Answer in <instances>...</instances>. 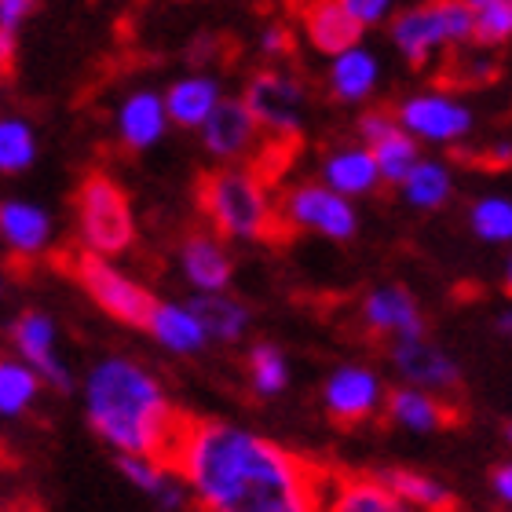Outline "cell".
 I'll list each match as a JSON object with an SVG mask.
<instances>
[{"instance_id": "cell-1", "label": "cell", "mask_w": 512, "mask_h": 512, "mask_svg": "<svg viewBox=\"0 0 512 512\" xmlns=\"http://www.w3.org/2000/svg\"><path fill=\"white\" fill-rule=\"evenodd\" d=\"M169 465L202 512H319V465L224 417H187Z\"/></svg>"}, {"instance_id": "cell-2", "label": "cell", "mask_w": 512, "mask_h": 512, "mask_svg": "<svg viewBox=\"0 0 512 512\" xmlns=\"http://www.w3.org/2000/svg\"><path fill=\"white\" fill-rule=\"evenodd\" d=\"M85 421L118 458H172L187 417L154 370L128 355L99 359L81 381Z\"/></svg>"}, {"instance_id": "cell-3", "label": "cell", "mask_w": 512, "mask_h": 512, "mask_svg": "<svg viewBox=\"0 0 512 512\" xmlns=\"http://www.w3.org/2000/svg\"><path fill=\"white\" fill-rule=\"evenodd\" d=\"M202 213L213 224V235L224 242H264L278 235V205L267 183L253 169L224 165L205 176Z\"/></svg>"}, {"instance_id": "cell-4", "label": "cell", "mask_w": 512, "mask_h": 512, "mask_svg": "<svg viewBox=\"0 0 512 512\" xmlns=\"http://www.w3.org/2000/svg\"><path fill=\"white\" fill-rule=\"evenodd\" d=\"M388 30L406 63L425 66L447 48L472 44V11L465 0H425L399 11Z\"/></svg>"}, {"instance_id": "cell-5", "label": "cell", "mask_w": 512, "mask_h": 512, "mask_svg": "<svg viewBox=\"0 0 512 512\" xmlns=\"http://www.w3.org/2000/svg\"><path fill=\"white\" fill-rule=\"evenodd\" d=\"M77 238L85 253L92 256H114L125 253L136 242V216H132V202L121 191V183L110 176H88L77 191Z\"/></svg>"}, {"instance_id": "cell-6", "label": "cell", "mask_w": 512, "mask_h": 512, "mask_svg": "<svg viewBox=\"0 0 512 512\" xmlns=\"http://www.w3.org/2000/svg\"><path fill=\"white\" fill-rule=\"evenodd\" d=\"M74 275L103 315H110V319L121 322V326H136V330L147 326V315L158 297H154L143 282H136L128 271H121L114 260L81 253L74 264Z\"/></svg>"}, {"instance_id": "cell-7", "label": "cell", "mask_w": 512, "mask_h": 512, "mask_svg": "<svg viewBox=\"0 0 512 512\" xmlns=\"http://www.w3.org/2000/svg\"><path fill=\"white\" fill-rule=\"evenodd\" d=\"M278 220L293 231L330 238V242H352L359 235V209L355 202L341 198L337 191L322 187L319 180L289 187L286 198L278 202Z\"/></svg>"}, {"instance_id": "cell-8", "label": "cell", "mask_w": 512, "mask_h": 512, "mask_svg": "<svg viewBox=\"0 0 512 512\" xmlns=\"http://www.w3.org/2000/svg\"><path fill=\"white\" fill-rule=\"evenodd\" d=\"M384 399H388V384L381 370L366 363H341L333 366L319 388V403L333 425L355 428L374 421L384 414Z\"/></svg>"}, {"instance_id": "cell-9", "label": "cell", "mask_w": 512, "mask_h": 512, "mask_svg": "<svg viewBox=\"0 0 512 512\" xmlns=\"http://www.w3.org/2000/svg\"><path fill=\"white\" fill-rule=\"evenodd\" d=\"M392 114L414 143H432V147L461 143L472 132V125H476L469 103L450 96V92H439V88L406 96Z\"/></svg>"}, {"instance_id": "cell-10", "label": "cell", "mask_w": 512, "mask_h": 512, "mask_svg": "<svg viewBox=\"0 0 512 512\" xmlns=\"http://www.w3.org/2000/svg\"><path fill=\"white\" fill-rule=\"evenodd\" d=\"M242 103L256 118L260 132H271L278 139L297 136L304 125V110H308V88L297 74L286 70H260L249 77Z\"/></svg>"}, {"instance_id": "cell-11", "label": "cell", "mask_w": 512, "mask_h": 512, "mask_svg": "<svg viewBox=\"0 0 512 512\" xmlns=\"http://www.w3.org/2000/svg\"><path fill=\"white\" fill-rule=\"evenodd\" d=\"M11 348L15 359L30 366L33 374L41 377L44 388L52 392H74V374L70 363L59 352V326L48 311H22L19 319L11 322Z\"/></svg>"}, {"instance_id": "cell-12", "label": "cell", "mask_w": 512, "mask_h": 512, "mask_svg": "<svg viewBox=\"0 0 512 512\" xmlns=\"http://www.w3.org/2000/svg\"><path fill=\"white\" fill-rule=\"evenodd\" d=\"M359 322L370 337L381 341H414V337H428L425 311L417 304V297L399 282H384L374 286L359 300Z\"/></svg>"}, {"instance_id": "cell-13", "label": "cell", "mask_w": 512, "mask_h": 512, "mask_svg": "<svg viewBox=\"0 0 512 512\" xmlns=\"http://www.w3.org/2000/svg\"><path fill=\"white\" fill-rule=\"evenodd\" d=\"M388 363L399 374L406 388H421L432 395H447L461 384V363L436 344L432 337H414V341L388 344Z\"/></svg>"}, {"instance_id": "cell-14", "label": "cell", "mask_w": 512, "mask_h": 512, "mask_svg": "<svg viewBox=\"0 0 512 512\" xmlns=\"http://www.w3.org/2000/svg\"><path fill=\"white\" fill-rule=\"evenodd\" d=\"M180 275L194 293H231L235 256L213 231H194L180 242Z\"/></svg>"}, {"instance_id": "cell-15", "label": "cell", "mask_w": 512, "mask_h": 512, "mask_svg": "<svg viewBox=\"0 0 512 512\" xmlns=\"http://www.w3.org/2000/svg\"><path fill=\"white\" fill-rule=\"evenodd\" d=\"M319 512H410L374 472H322Z\"/></svg>"}, {"instance_id": "cell-16", "label": "cell", "mask_w": 512, "mask_h": 512, "mask_svg": "<svg viewBox=\"0 0 512 512\" xmlns=\"http://www.w3.org/2000/svg\"><path fill=\"white\" fill-rule=\"evenodd\" d=\"M198 136H202V147L209 158L231 165V161L246 158L249 150L256 147L260 125H256V118L249 114L246 103H242V96H238V99H224L209 114V121L198 128Z\"/></svg>"}, {"instance_id": "cell-17", "label": "cell", "mask_w": 512, "mask_h": 512, "mask_svg": "<svg viewBox=\"0 0 512 512\" xmlns=\"http://www.w3.org/2000/svg\"><path fill=\"white\" fill-rule=\"evenodd\" d=\"M143 330L150 333V341L158 344L161 352L176 355V359H191L209 348V337L187 300H154Z\"/></svg>"}, {"instance_id": "cell-18", "label": "cell", "mask_w": 512, "mask_h": 512, "mask_svg": "<svg viewBox=\"0 0 512 512\" xmlns=\"http://www.w3.org/2000/svg\"><path fill=\"white\" fill-rule=\"evenodd\" d=\"M319 183L337 191L341 198L355 202V198H366L381 187V172H377V161L370 154V147H363L359 139L355 143H344V147H333L319 165Z\"/></svg>"}, {"instance_id": "cell-19", "label": "cell", "mask_w": 512, "mask_h": 512, "mask_svg": "<svg viewBox=\"0 0 512 512\" xmlns=\"http://www.w3.org/2000/svg\"><path fill=\"white\" fill-rule=\"evenodd\" d=\"M377 85H381V59H377L374 48L355 44V48L330 59L326 88H330V96L337 103H344V107H363V103H370Z\"/></svg>"}, {"instance_id": "cell-20", "label": "cell", "mask_w": 512, "mask_h": 512, "mask_svg": "<svg viewBox=\"0 0 512 512\" xmlns=\"http://www.w3.org/2000/svg\"><path fill=\"white\" fill-rule=\"evenodd\" d=\"M384 417H388V425L403 428L410 436H436V432H443L454 421V410L447 406L443 395L399 384V388H388Z\"/></svg>"}, {"instance_id": "cell-21", "label": "cell", "mask_w": 512, "mask_h": 512, "mask_svg": "<svg viewBox=\"0 0 512 512\" xmlns=\"http://www.w3.org/2000/svg\"><path fill=\"white\" fill-rule=\"evenodd\" d=\"M55 224L52 213L26 198H4L0 202V242L15 256H41L52 246Z\"/></svg>"}, {"instance_id": "cell-22", "label": "cell", "mask_w": 512, "mask_h": 512, "mask_svg": "<svg viewBox=\"0 0 512 512\" xmlns=\"http://www.w3.org/2000/svg\"><path fill=\"white\" fill-rule=\"evenodd\" d=\"M118 472L128 487L147 494L161 512H183L191 505V491L180 480V472L161 458H118Z\"/></svg>"}, {"instance_id": "cell-23", "label": "cell", "mask_w": 512, "mask_h": 512, "mask_svg": "<svg viewBox=\"0 0 512 512\" xmlns=\"http://www.w3.org/2000/svg\"><path fill=\"white\" fill-rule=\"evenodd\" d=\"M169 132V114H165V96L136 88L121 99L118 107V136L128 150H150L158 147Z\"/></svg>"}, {"instance_id": "cell-24", "label": "cell", "mask_w": 512, "mask_h": 512, "mask_svg": "<svg viewBox=\"0 0 512 512\" xmlns=\"http://www.w3.org/2000/svg\"><path fill=\"white\" fill-rule=\"evenodd\" d=\"M304 37L319 55H341L355 44H363V30L352 22V15L341 8V0H308L300 11Z\"/></svg>"}, {"instance_id": "cell-25", "label": "cell", "mask_w": 512, "mask_h": 512, "mask_svg": "<svg viewBox=\"0 0 512 512\" xmlns=\"http://www.w3.org/2000/svg\"><path fill=\"white\" fill-rule=\"evenodd\" d=\"M220 103H224V88H220V77L213 74H187L180 81H172L169 92H165L169 125L194 128V132L209 121V114Z\"/></svg>"}, {"instance_id": "cell-26", "label": "cell", "mask_w": 512, "mask_h": 512, "mask_svg": "<svg viewBox=\"0 0 512 512\" xmlns=\"http://www.w3.org/2000/svg\"><path fill=\"white\" fill-rule=\"evenodd\" d=\"M374 476L410 512H454V491L432 472L410 469V465H384Z\"/></svg>"}, {"instance_id": "cell-27", "label": "cell", "mask_w": 512, "mask_h": 512, "mask_svg": "<svg viewBox=\"0 0 512 512\" xmlns=\"http://www.w3.org/2000/svg\"><path fill=\"white\" fill-rule=\"evenodd\" d=\"M187 304L202 322L209 344H238L253 330V311L235 293H194Z\"/></svg>"}, {"instance_id": "cell-28", "label": "cell", "mask_w": 512, "mask_h": 512, "mask_svg": "<svg viewBox=\"0 0 512 512\" xmlns=\"http://www.w3.org/2000/svg\"><path fill=\"white\" fill-rule=\"evenodd\" d=\"M399 194L417 213H436V209H443L454 198V172H450L447 161L421 158L410 169V176L399 183Z\"/></svg>"}, {"instance_id": "cell-29", "label": "cell", "mask_w": 512, "mask_h": 512, "mask_svg": "<svg viewBox=\"0 0 512 512\" xmlns=\"http://www.w3.org/2000/svg\"><path fill=\"white\" fill-rule=\"evenodd\" d=\"M293 381L289 355L275 341H256L246 352V384L256 399H278Z\"/></svg>"}, {"instance_id": "cell-30", "label": "cell", "mask_w": 512, "mask_h": 512, "mask_svg": "<svg viewBox=\"0 0 512 512\" xmlns=\"http://www.w3.org/2000/svg\"><path fill=\"white\" fill-rule=\"evenodd\" d=\"M44 384L15 355H0V421H19L37 406Z\"/></svg>"}, {"instance_id": "cell-31", "label": "cell", "mask_w": 512, "mask_h": 512, "mask_svg": "<svg viewBox=\"0 0 512 512\" xmlns=\"http://www.w3.org/2000/svg\"><path fill=\"white\" fill-rule=\"evenodd\" d=\"M370 154H374V161H377L381 183H388V187H399V183L410 176V169H414L417 161L425 158V154H421V143H414V139L406 136L403 128H399V121H395L392 132H384L377 143H370Z\"/></svg>"}, {"instance_id": "cell-32", "label": "cell", "mask_w": 512, "mask_h": 512, "mask_svg": "<svg viewBox=\"0 0 512 512\" xmlns=\"http://www.w3.org/2000/svg\"><path fill=\"white\" fill-rule=\"evenodd\" d=\"M472 235L487 246H512V198L509 194H483L469 209Z\"/></svg>"}, {"instance_id": "cell-33", "label": "cell", "mask_w": 512, "mask_h": 512, "mask_svg": "<svg viewBox=\"0 0 512 512\" xmlns=\"http://www.w3.org/2000/svg\"><path fill=\"white\" fill-rule=\"evenodd\" d=\"M37 161V136L30 121L22 118H0V172L19 176Z\"/></svg>"}, {"instance_id": "cell-34", "label": "cell", "mask_w": 512, "mask_h": 512, "mask_svg": "<svg viewBox=\"0 0 512 512\" xmlns=\"http://www.w3.org/2000/svg\"><path fill=\"white\" fill-rule=\"evenodd\" d=\"M472 11V41L498 48L512 41V0H465Z\"/></svg>"}, {"instance_id": "cell-35", "label": "cell", "mask_w": 512, "mask_h": 512, "mask_svg": "<svg viewBox=\"0 0 512 512\" xmlns=\"http://www.w3.org/2000/svg\"><path fill=\"white\" fill-rule=\"evenodd\" d=\"M341 8L352 15V22L359 30L384 26V22L395 19V0H341Z\"/></svg>"}, {"instance_id": "cell-36", "label": "cell", "mask_w": 512, "mask_h": 512, "mask_svg": "<svg viewBox=\"0 0 512 512\" xmlns=\"http://www.w3.org/2000/svg\"><path fill=\"white\" fill-rule=\"evenodd\" d=\"M392 128H395V114H388V110H370V114L359 118V143L370 147V143H377V139H381L384 132H392Z\"/></svg>"}, {"instance_id": "cell-37", "label": "cell", "mask_w": 512, "mask_h": 512, "mask_svg": "<svg viewBox=\"0 0 512 512\" xmlns=\"http://www.w3.org/2000/svg\"><path fill=\"white\" fill-rule=\"evenodd\" d=\"M487 483H491L494 502H502L505 509H512V458L498 461L491 469V476H487Z\"/></svg>"}, {"instance_id": "cell-38", "label": "cell", "mask_w": 512, "mask_h": 512, "mask_svg": "<svg viewBox=\"0 0 512 512\" xmlns=\"http://www.w3.org/2000/svg\"><path fill=\"white\" fill-rule=\"evenodd\" d=\"M289 48H293V33H289V26H264V33H260V52L264 55H286Z\"/></svg>"}, {"instance_id": "cell-39", "label": "cell", "mask_w": 512, "mask_h": 512, "mask_svg": "<svg viewBox=\"0 0 512 512\" xmlns=\"http://www.w3.org/2000/svg\"><path fill=\"white\" fill-rule=\"evenodd\" d=\"M33 0H0V30H19L22 19L30 15Z\"/></svg>"}, {"instance_id": "cell-40", "label": "cell", "mask_w": 512, "mask_h": 512, "mask_svg": "<svg viewBox=\"0 0 512 512\" xmlns=\"http://www.w3.org/2000/svg\"><path fill=\"white\" fill-rule=\"evenodd\" d=\"M461 59H465V77H469V81H487V77H494L491 55H461Z\"/></svg>"}, {"instance_id": "cell-41", "label": "cell", "mask_w": 512, "mask_h": 512, "mask_svg": "<svg viewBox=\"0 0 512 512\" xmlns=\"http://www.w3.org/2000/svg\"><path fill=\"white\" fill-rule=\"evenodd\" d=\"M487 165H494V169H509L512 165V139H494L491 147H487Z\"/></svg>"}, {"instance_id": "cell-42", "label": "cell", "mask_w": 512, "mask_h": 512, "mask_svg": "<svg viewBox=\"0 0 512 512\" xmlns=\"http://www.w3.org/2000/svg\"><path fill=\"white\" fill-rule=\"evenodd\" d=\"M15 52H19V41L11 30H0V70H8L15 63Z\"/></svg>"}, {"instance_id": "cell-43", "label": "cell", "mask_w": 512, "mask_h": 512, "mask_svg": "<svg viewBox=\"0 0 512 512\" xmlns=\"http://www.w3.org/2000/svg\"><path fill=\"white\" fill-rule=\"evenodd\" d=\"M494 330L502 333L505 341H512V304L505 311H498V319H494Z\"/></svg>"}, {"instance_id": "cell-44", "label": "cell", "mask_w": 512, "mask_h": 512, "mask_svg": "<svg viewBox=\"0 0 512 512\" xmlns=\"http://www.w3.org/2000/svg\"><path fill=\"white\" fill-rule=\"evenodd\" d=\"M505 293L512 297V253H509V260H505Z\"/></svg>"}, {"instance_id": "cell-45", "label": "cell", "mask_w": 512, "mask_h": 512, "mask_svg": "<svg viewBox=\"0 0 512 512\" xmlns=\"http://www.w3.org/2000/svg\"><path fill=\"white\" fill-rule=\"evenodd\" d=\"M502 443L512 450V421H505V425H502Z\"/></svg>"}, {"instance_id": "cell-46", "label": "cell", "mask_w": 512, "mask_h": 512, "mask_svg": "<svg viewBox=\"0 0 512 512\" xmlns=\"http://www.w3.org/2000/svg\"><path fill=\"white\" fill-rule=\"evenodd\" d=\"M0 293H4V282H0Z\"/></svg>"}]
</instances>
